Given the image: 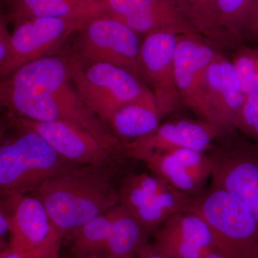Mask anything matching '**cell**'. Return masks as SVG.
I'll return each mask as SVG.
<instances>
[{
    "mask_svg": "<svg viewBox=\"0 0 258 258\" xmlns=\"http://www.w3.org/2000/svg\"><path fill=\"white\" fill-rule=\"evenodd\" d=\"M8 251H3V252H0V258H4L5 257V255H6L7 254H8Z\"/></svg>",
    "mask_w": 258,
    "mask_h": 258,
    "instance_id": "32",
    "label": "cell"
},
{
    "mask_svg": "<svg viewBox=\"0 0 258 258\" xmlns=\"http://www.w3.org/2000/svg\"><path fill=\"white\" fill-rule=\"evenodd\" d=\"M188 210L208 226L215 248L227 258L258 257V222L228 191L212 186L191 196Z\"/></svg>",
    "mask_w": 258,
    "mask_h": 258,
    "instance_id": "3",
    "label": "cell"
},
{
    "mask_svg": "<svg viewBox=\"0 0 258 258\" xmlns=\"http://www.w3.org/2000/svg\"><path fill=\"white\" fill-rule=\"evenodd\" d=\"M203 258H227L225 257L222 253L217 250L214 249L211 252H208V254H205Z\"/></svg>",
    "mask_w": 258,
    "mask_h": 258,
    "instance_id": "30",
    "label": "cell"
},
{
    "mask_svg": "<svg viewBox=\"0 0 258 258\" xmlns=\"http://www.w3.org/2000/svg\"><path fill=\"white\" fill-rule=\"evenodd\" d=\"M13 126V123L10 120L8 112L6 111V113L4 114L0 113V144L6 138L10 128Z\"/></svg>",
    "mask_w": 258,
    "mask_h": 258,
    "instance_id": "27",
    "label": "cell"
},
{
    "mask_svg": "<svg viewBox=\"0 0 258 258\" xmlns=\"http://www.w3.org/2000/svg\"><path fill=\"white\" fill-rule=\"evenodd\" d=\"M185 20L205 39L219 40L216 0H173Z\"/></svg>",
    "mask_w": 258,
    "mask_h": 258,
    "instance_id": "23",
    "label": "cell"
},
{
    "mask_svg": "<svg viewBox=\"0 0 258 258\" xmlns=\"http://www.w3.org/2000/svg\"><path fill=\"white\" fill-rule=\"evenodd\" d=\"M257 39H258V30H257Z\"/></svg>",
    "mask_w": 258,
    "mask_h": 258,
    "instance_id": "34",
    "label": "cell"
},
{
    "mask_svg": "<svg viewBox=\"0 0 258 258\" xmlns=\"http://www.w3.org/2000/svg\"><path fill=\"white\" fill-rule=\"evenodd\" d=\"M7 1H8V0H7Z\"/></svg>",
    "mask_w": 258,
    "mask_h": 258,
    "instance_id": "36",
    "label": "cell"
},
{
    "mask_svg": "<svg viewBox=\"0 0 258 258\" xmlns=\"http://www.w3.org/2000/svg\"><path fill=\"white\" fill-rule=\"evenodd\" d=\"M11 50V34L7 27L4 17L0 14V69L8 62Z\"/></svg>",
    "mask_w": 258,
    "mask_h": 258,
    "instance_id": "26",
    "label": "cell"
},
{
    "mask_svg": "<svg viewBox=\"0 0 258 258\" xmlns=\"http://www.w3.org/2000/svg\"><path fill=\"white\" fill-rule=\"evenodd\" d=\"M148 233L123 207L113 208L111 228L99 255L108 258H137L149 244Z\"/></svg>",
    "mask_w": 258,
    "mask_h": 258,
    "instance_id": "20",
    "label": "cell"
},
{
    "mask_svg": "<svg viewBox=\"0 0 258 258\" xmlns=\"http://www.w3.org/2000/svg\"><path fill=\"white\" fill-rule=\"evenodd\" d=\"M69 57L78 94L107 126L120 108L153 95L142 80L126 70L106 62L81 63Z\"/></svg>",
    "mask_w": 258,
    "mask_h": 258,
    "instance_id": "5",
    "label": "cell"
},
{
    "mask_svg": "<svg viewBox=\"0 0 258 258\" xmlns=\"http://www.w3.org/2000/svg\"><path fill=\"white\" fill-rule=\"evenodd\" d=\"M207 84L212 123L225 133L235 130L246 95L232 61L219 54L209 66Z\"/></svg>",
    "mask_w": 258,
    "mask_h": 258,
    "instance_id": "18",
    "label": "cell"
},
{
    "mask_svg": "<svg viewBox=\"0 0 258 258\" xmlns=\"http://www.w3.org/2000/svg\"><path fill=\"white\" fill-rule=\"evenodd\" d=\"M93 16L116 20L139 35L158 31L198 33L173 0H97Z\"/></svg>",
    "mask_w": 258,
    "mask_h": 258,
    "instance_id": "12",
    "label": "cell"
},
{
    "mask_svg": "<svg viewBox=\"0 0 258 258\" xmlns=\"http://www.w3.org/2000/svg\"><path fill=\"white\" fill-rule=\"evenodd\" d=\"M161 120L152 95L120 108L112 116L108 127H111L112 133L118 139L134 140L154 132Z\"/></svg>",
    "mask_w": 258,
    "mask_h": 258,
    "instance_id": "22",
    "label": "cell"
},
{
    "mask_svg": "<svg viewBox=\"0 0 258 258\" xmlns=\"http://www.w3.org/2000/svg\"><path fill=\"white\" fill-rule=\"evenodd\" d=\"M10 212L9 250L60 258L63 237L35 195H3Z\"/></svg>",
    "mask_w": 258,
    "mask_h": 258,
    "instance_id": "9",
    "label": "cell"
},
{
    "mask_svg": "<svg viewBox=\"0 0 258 258\" xmlns=\"http://www.w3.org/2000/svg\"><path fill=\"white\" fill-rule=\"evenodd\" d=\"M219 54L198 33L179 35L174 52V76L181 103L212 124L207 71Z\"/></svg>",
    "mask_w": 258,
    "mask_h": 258,
    "instance_id": "10",
    "label": "cell"
},
{
    "mask_svg": "<svg viewBox=\"0 0 258 258\" xmlns=\"http://www.w3.org/2000/svg\"><path fill=\"white\" fill-rule=\"evenodd\" d=\"M97 0H8V18L17 24L40 18L91 17Z\"/></svg>",
    "mask_w": 258,
    "mask_h": 258,
    "instance_id": "21",
    "label": "cell"
},
{
    "mask_svg": "<svg viewBox=\"0 0 258 258\" xmlns=\"http://www.w3.org/2000/svg\"><path fill=\"white\" fill-rule=\"evenodd\" d=\"M0 109H1V108H0Z\"/></svg>",
    "mask_w": 258,
    "mask_h": 258,
    "instance_id": "35",
    "label": "cell"
},
{
    "mask_svg": "<svg viewBox=\"0 0 258 258\" xmlns=\"http://www.w3.org/2000/svg\"><path fill=\"white\" fill-rule=\"evenodd\" d=\"M74 258H108L99 254H86V255L74 256Z\"/></svg>",
    "mask_w": 258,
    "mask_h": 258,
    "instance_id": "31",
    "label": "cell"
},
{
    "mask_svg": "<svg viewBox=\"0 0 258 258\" xmlns=\"http://www.w3.org/2000/svg\"><path fill=\"white\" fill-rule=\"evenodd\" d=\"M232 62L244 94L258 91V47L240 49Z\"/></svg>",
    "mask_w": 258,
    "mask_h": 258,
    "instance_id": "24",
    "label": "cell"
},
{
    "mask_svg": "<svg viewBox=\"0 0 258 258\" xmlns=\"http://www.w3.org/2000/svg\"><path fill=\"white\" fill-rule=\"evenodd\" d=\"M208 152L211 160L212 186L240 200L258 222V142L234 133Z\"/></svg>",
    "mask_w": 258,
    "mask_h": 258,
    "instance_id": "7",
    "label": "cell"
},
{
    "mask_svg": "<svg viewBox=\"0 0 258 258\" xmlns=\"http://www.w3.org/2000/svg\"><path fill=\"white\" fill-rule=\"evenodd\" d=\"M179 35L170 32H153L144 35L141 43L144 81L154 95L161 119L175 111L181 103L174 66Z\"/></svg>",
    "mask_w": 258,
    "mask_h": 258,
    "instance_id": "13",
    "label": "cell"
},
{
    "mask_svg": "<svg viewBox=\"0 0 258 258\" xmlns=\"http://www.w3.org/2000/svg\"><path fill=\"white\" fill-rule=\"evenodd\" d=\"M9 115L13 125L39 134L59 155L73 164L112 166L113 156L116 154L81 127L69 122L34 121Z\"/></svg>",
    "mask_w": 258,
    "mask_h": 258,
    "instance_id": "14",
    "label": "cell"
},
{
    "mask_svg": "<svg viewBox=\"0 0 258 258\" xmlns=\"http://www.w3.org/2000/svg\"><path fill=\"white\" fill-rule=\"evenodd\" d=\"M156 249L170 258H203L215 248L208 226L195 212H176L154 232Z\"/></svg>",
    "mask_w": 258,
    "mask_h": 258,
    "instance_id": "17",
    "label": "cell"
},
{
    "mask_svg": "<svg viewBox=\"0 0 258 258\" xmlns=\"http://www.w3.org/2000/svg\"><path fill=\"white\" fill-rule=\"evenodd\" d=\"M2 198H3V195H0V200H1Z\"/></svg>",
    "mask_w": 258,
    "mask_h": 258,
    "instance_id": "33",
    "label": "cell"
},
{
    "mask_svg": "<svg viewBox=\"0 0 258 258\" xmlns=\"http://www.w3.org/2000/svg\"><path fill=\"white\" fill-rule=\"evenodd\" d=\"M0 108L34 121H66L81 127L105 147L122 153L123 143L86 106L71 80L67 55L46 56L0 76Z\"/></svg>",
    "mask_w": 258,
    "mask_h": 258,
    "instance_id": "1",
    "label": "cell"
},
{
    "mask_svg": "<svg viewBox=\"0 0 258 258\" xmlns=\"http://www.w3.org/2000/svg\"><path fill=\"white\" fill-rule=\"evenodd\" d=\"M137 258H170L165 254L161 253L158 249L153 246V244H149L139 254Z\"/></svg>",
    "mask_w": 258,
    "mask_h": 258,
    "instance_id": "28",
    "label": "cell"
},
{
    "mask_svg": "<svg viewBox=\"0 0 258 258\" xmlns=\"http://www.w3.org/2000/svg\"><path fill=\"white\" fill-rule=\"evenodd\" d=\"M33 192L63 237L119 204L111 166H70Z\"/></svg>",
    "mask_w": 258,
    "mask_h": 258,
    "instance_id": "2",
    "label": "cell"
},
{
    "mask_svg": "<svg viewBox=\"0 0 258 258\" xmlns=\"http://www.w3.org/2000/svg\"><path fill=\"white\" fill-rule=\"evenodd\" d=\"M137 160L143 161L152 174L189 196L203 191L212 176L208 153L177 149L145 154Z\"/></svg>",
    "mask_w": 258,
    "mask_h": 258,
    "instance_id": "16",
    "label": "cell"
},
{
    "mask_svg": "<svg viewBox=\"0 0 258 258\" xmlns=\"http://www.w3.org/2000/svg\"><path fill=\"white\" fill-rule=\"evenodd\" d=\"M0 144V195L28 193L51 176L76 165L59 155L39 134L18 128Z\"/></svg>",
    "mask_w": 258,
    "mask_h": 258,
    "instance_id": "4",
    "label": "cell"
},
{
    "mask_svg": "<svg viewBox=\"0 0 258 258\" xmlns=\"http://www.w3.org/2000/svg\"><path fill=\"white\" fill-rule=\"evenodd\" d=\"M4 258H47L42 257V256L36 255V254H32L25 253V252H16V251H8V254L5 255Z\"/></svg>",
    "mask_w": 258,
    "mask_h": 258,
    "instance_id": "29",
    "label": "cell"
},
{
    "mask_svg": "<svg viewBox=\"0 0 258 258\" xmlns=\"http://www.w3.org/2000/svg\"><path fill=\"white\" fill-rule=\"evenodd\" d=\"M225 134L217 125L205 120H171L159 125L152 133L123 143V154L137 160L145 154L177 149L208 153Z\"/></svg>",
    "mask_w": 258,
    "mask_h": 258,
    "instance_id": "15",
    "label": "cell"
},
{
    "mask_svg": "<svg viewBox=\"0 0 258 258\" xmlns=\"http://www.w3.org/2000/svg\"><path fill=\"white\" fill-rule=\"evenodd\" d=\"M68 56L81 63L114 64L144 80L139 35L123 24L101 16L85 20L71 37Z\"/></svg>",
    "mask_w": 258,
    "mask_h": 258,
    "instance_id": "6",
    "label": "cell"
},
{
    "mask_svg": "<svg viewBox=\"0 0 258 258\" xmlns=\"http://www.w3.org/2000/svg\"><path fill=\"white\" fill-rule=\"evenodd\" d=\"M118 195L119 205L149 234L155 232L168 217L188 210L191 200L164 179L147 173L125 176Z\"/></svg>",
    "mask_w": 258,
    "mask_h": 258,
    "instance_id": "8",
    "label": "cell"
},
{
    "mask_svg": "<svg viewBox=\"0 0 258 258\" xmlns=\"http://www.w3.org/2000/svg\"><path fill=\"white\" fill-rule=\"evenodd\" d=\"M235 130L246 138L258 142V91L246 96Z\"/></svg>",
    "mask_w": 258,
    "mask_h": 258,
    "instance_id": "25",
    "label": "cell"
},
{
    "mask_svg": "<svg viewBox=\"0 0 258 258\" xmlns=\"http://www.w3.org/2000/svg\"><path fill=\"white\" fill-rule=\"evenodd\" d=\"M88 16L32 18L15 24L9 60L0 76L46 56L55 55L69 42Z\"/></svg>",
    "mask_w": 258,
    "mask_h": 258,
    "instance_id": "11",
    "label": "cell"
},
{
    "mask_svg": "<svg viewBox=\"0 0 258 258\" xmlns=\"http://www.w3.org/2000/svg\"><path fill=\"white\" fill-rule=\"evenodd\" d=\"M216 26L220 41L256 38L258 0H216Z\"/></svg>",
    "mask_w": 258,
    "mask_h": 258,
    "instance_id": "19",
    "label": "cell"
}]
</instances>
